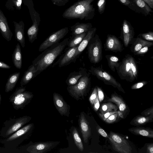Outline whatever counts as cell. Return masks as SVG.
Listing matches in <instances>:
<instances>
[{
	"label": "cell",
	"instance_id": "obj_7",
	"mask_svg": "<svg viewBox=\"0 0 153 153\" xmlns=\"http://www.w3.org/2000/svg\"><path fill=\"white\" fill-rule=\"evenodd\" d=\"M108 138L116 152L120 153L132 152V149L128 142L119 134L110 131Z\"/></svg>",
	"mask_w": 153,
	"mask_h": 153
},
{
	"label": "cell",
	"instance_id": "obj_40",
	"mask_svg": "<svg viewBox=\"0 0 153 153\" xmlns=\"http://www.w3.org/2000/svg\"><path fill=\"white\" fill-rule=\"evenodd\" d=\"M123 118V115L120 112L115 113L108 117L104 121L108 123L111 124L115 122L117 120L118 116Z\"/></svg>",
	"mask_w": 153,
	"mask_h": 153
},
{
	"label": "cell",
	"instance_id": "obj_20",
	"mask_svg": "<svg viewBox=\"0 0 153 153\" xmlns=\"http://www.w3.org/2000/svg\"><path fill=\"white\" fill-rule=\"evenodd\" d=\"M89 73L85 68H80L77 71H74L69 74L66 80V83L68 85L75 84L82 77Z\"/></svg>",
	"mask_w": 153,
	"mask_h": 153
},
{
	"label": "cell",
	"instance_id": "obj_47",
	"mask_svg": "<svg viewBox=\"0 0 153 153\" xmlns=\"http://www.w3.org/2000/svg\"><path fill=\"white\" fill-rule=\"evenodd\" d=\"M141 114L142 115L144 116H149L153 115V106L143 111L141 113Z\"/></svg>",
	"mask_w": 153,
	"mask_h": 153
},
{
	"label": "cell",
	"instance_id": "obj_16",
	"mask_svg": "<svg viewBox=\"0 0 153 153\" xmlns=\"http://www.w3.org/2000/svg\"><path fill=\"white\" fill-rule=\"evenodd\" d=\"M96 30V27H92L87 32L86 35L78 46L74 57L73 62H75L77 58L87 47L90 40L95 35Z\"/></svg>",
	"mask_w": 153,
	"mask_h": 153
},
{
	"label": "cell",
	"instance_id": "obj_39",
	"mask_svg": "<svg viewBox=\"0 0 153 153\" xmlns=\"http://www.w3.org/2000/svg\"><path fill=\"white\" fill-rule=\"evenodd\" d=\"M22 2L27 7L32 20L33 18V14L36 11L33 7V4L32 0H22Z\"/></svg>",
	"mask_w": 153,
	"mask_h": 153
},
{
	"label": "cell",
	"instance_id": "obj_27",
	"mask_svg": "<svg viewBox=\"0 0 153 153\" xmlns=\"http://www.w3.org/2000/svg\"><path fill=\"white\" fill-rule=\"evenodd\" d=\"M115 103L119 109V111L123 115L127 109V105L123 99L118 95L113 94L108 100Z\"/></svg>",
	"mask_w": 153,
	"mask_h": 153
},
{
	"label": "cell",
	"instance_id": "obj_55",
	"mask_svg": "<svg viewBox=\"0 0 153 153\" xmlns=\"http://www.w3.org/2000/svg\"><path fill=\"white\" fill-rule=\"evenodd\" d=\"M1 95L0 94V101H1Z\"/></svg>",
	"mask_w": 153,
	"mask_h": 153
},
{
	"label": "cell",
	"instance_id": "obj_23",
	"mask_svg": "<svg viewBox=\"0 0 153 153\" xmlns=\"http://www.w3.org/2000/svg\"><path fill=\"white\" fill-rule=\"evenodd\" d=\"M128 130L129 132L135 135L153 138V130L149 128L137 126L129 128Z\"/></svg>",
	"mask_w": 153,
	"mask_h": 153
},
{
	"label": "cell",
	"instance_id": "obj_30",
	"mask_svg": "<svg viewBox=\"0 0 153 153\" xmlns=\"http://www.w3.org/2000/svg\"><path fill=\"white\" fill-rule=\"evenodd\" d=\"M138 7L141 11L142 14L145 16L152 13L153 10L143 0H133Z\"/></svg>",
	"mask_w": 153,
	"mask_h": 153
},
{
	"label": "cell",
	"instance_id": "obj_52",
	"mask_svg": "<svg viewBox=\"0 0 153 153\" xmlns=\"http://www.w3.org/2000/svg\"><path fill=\"white\" fill-rule=\"evenodd\" d=\"M147 153H153V143H149L147 144Z\"/></svg>",
	"mask_w": 153,
	"mask_h": 153
},
{
	"label": "cell",
	"instance_id": "obj_44",
	"mask_svg": "<svg viewBox=\"0 0 153 153\" xmlns=\"http://www.w3.org/2000/svg\"><path fill=\"white\" fill-rule=\"evenodd\" d=\"M119 112V111L117 110L115 111L108 112L104 114L100 113L99 114V115L102 120L105 121L110 116Z\"/></svg>",
	"mask_w": 153,
	"mask_h": 153
},
{
	"label": "cell",
	"instance_id": "obj_24",
	"mask_svg": "<svg viewBox=\"0 0 153 153\" xmlns=\"http://www.w3.org/2000/svg\"><path fill=\"white\" fill-rule=\"evenodd\" d=\"M36 76V68L32 64L25 72L20 82L21 86L22 87L26 85Z\"/></svg>",
	"mask_w": 153,
	"mask_h": 153
},
{
	"label": "cell",
	"instance_id": "obj_26",
	"mask_svg": "<svg viewBox=\"0 0 153 153\" xmlns=\"http://www.w3.org/2000/svg\"><path fill=\"white\" fill-rule=\"evenodd\" d=\"M153 121V115L149 116L138 115L135 117L131 120L130 124L135 126H139L146 125Z\"/></svg>",
	"mask_w": 153,
	"mask_h": 153
},
{
	"label": "cell",
	"instance_id": "obj_36",
	"mask_svg": "<svg viewBox=\"0 0 153 153\" xmlns=\"http://www.w3.org/2000/svg\"><path fill=\"white\" fill-rule=\"evenodd\" d=\"M72 134L75 144L78 149L82 152L84 150L83 144L78 131L75 127L73 128Z\"/></svg>",
	"mask_w": 153,
	"mask_h": 153
},
{
	"label": "cell",
	"instance_id": "obj_50",
	"mask_svg": "<svg viewBox=\"0 0 153 153\" xmlns=\"http://www.w3.org/2000/svg\"><path fill=\"white\" fill-rule=\"evenodd\" d=\"M96 128L97 132L102 137H108V135L99 126L97 125Z\"/></svg>",
	"mask_w": 153,
	"mask_h": 153
},
{
	"label": "cell",
	"instance_id": "obj_53",
	"mask_svg": "<svg viewBox=\"0 0 153 153\" xmlns=\"http://www.w3.org/2000/svg\"><path fill=\"white\" fill-rule=\"evenodd\" d=\"M10 68V66L3 62L0 61V68L8 69Z\"/></svg>",
	"mask_w": 153,
	"mask_h": 153
},
{
	"label": "cell",
	"instance_id": "obj_45",
	"mask_svg": "<svg viewBox=\"0 0 153 153\" xmlns=\"http://www.w3.org/2000/svg\"><path fill=\"white\" fill-rule=\"evenodd\" d=\"M147 83L148 82L145 81L138 82L132 85L131 89L132 90L139 89L146 85Z\"/></svg>",
	"mask_w": 153,
	"mask_h": 153
},
{
	"label": "cell",
	"instance_id": "obj_25",
	"mask_svg": "<svg viewBox=\"0 0 153 153\" xmlns=\"http://www.w3.org/2000/svg\"><path fill=\"white\" fill-rule=\"evenodd\" d=\"M12 59L15 66L17 68L20 69L22 64V56L21 47L18 43L12 55Z\"/></svg>",
	"mask_w": 153,
	"mask_h": 153
},
{
	"label": "cell",
	"instance_id": "obj_21",
	"mask_svg": "<svg viewBox=\"0 0 153 153\" xmlns=\"http://www.w3.org/2000/svg\"><path fill=\"white\" fill-rule=\"evenodd\" d=\"M31 118L29 116H24L19 118L8 128L6 135L8 136L19 130L20 128L28 123Z\"/></svg>",
	"mask_w": 153,
	"mask_h": 153
},
{
	"label": "cell",
	"instance_id": "obj_10",
	"mask_svg": "<svg viewBox=\"0 0 153 153\" xmlns=\"http://www.w3.org/2000/svg\"><path fill=\"white\" fill-rule=\"evenodd\" d=\"M59 143L58 141L36 143L29 146L27 150L30 153H45L55 148Z\"/></svg>",
	"mask_w": 153,
	"mask_h": 153
},
{
	"label": "cell",
	"instance_id": "obj_11",
	"mask_svg": "<svg viewBox=\"0 0 153 153\" xmlns=\"http://www.w3.org/2000/svg\"><path fill=\"white\" fill-rule=\"evenodd\" d=\"M134 28L130 23L126 19L123 22L121 28L120 38L123 40L124 44L127 47L132 41L134 36Z\"/></svg>",
	"mask_w": 153,
	"mask_h": 153
},
{
	"label": "cell",
	"instance_id": "obj_3",
	"mask_svg": "<svg viewBox=\"0 0 153 153\" xmlns=\"http://www.w3.org/2000/svg\"><path fill=\"white\" fill-rule=\"evenodd\" d=\"M90 74L89 72L87 74L82 77L75 84L68 85L67 87V91L70 95L77 100L84 99L90 89Z\"/></svg>",
	"mask_w": 153,
	"mask_h": 153
},
{
	"label": "cell",
	"instance_id": "obj_46",
	"mask_svg": "<svg viewBox=\"0 0 153 153\" xmlns=\"http://www.w3.org/2000/svg\"><path fill=\"white\" fill-rule=\"evenodd\" d=\"M53 3L58 6L65 5L69 1V0H51Z\"/></svg>",
	"mask_w": 153,
	"mask_h": 153
},
{
	"label": "cell",
	"instance_id": "obj_13",
	"mask_svg": "<svg viewBox=\"0 0 153 153\" xmlns=\"http://www.w3.org/2000/svg\"><path fill=\"white\" fill-rule=\"evenodd\" d=\"M33 24L28 28L27 33L29 41L31 43L37 38L39 26L40 22V18L39 13L36 11L33 14Z\"/></svg>",
	"mask_w": 153,
	"mask_h": 153
},
{
	"label": "cell",
	"instance_id": "obj_51",
	"mask_svg": "<svg viewBox=\"0 0 153 153\" xmlns=\"http://www.w3.org/2000/svg\"><path fill=\"white\" fill-rule=\"evenodd\" d=\"M93 108L95 111H97L100 106V102L98 98V97L96 100L95 102L93 105Z\"/></svg>",
	"mask_w": 153,
	"mask_h": 153
},
{
	"label": "cell",
	"instance_id": "obj_35",
	"mask_svg": "<svg viewBox=\"0 0 153 153\" xmlns=\"http://www.w3.org/2000/svg\"><path fill=\"white\" fill-rule=\"evenodd\" d=\"M118 108L117 105L110 102L102 104L100 111L101 113L104 114L106 112L117 111Z\"/></svg>",
	"mask_w": 153,
	"mask_h": 153
},
{
	"label": "cell",
	"instance_id": "obj_18",
	"mask_svg": "<svg viewBox=\"0 0 153 153\" xmlns=\"http://www.w3.org/2000/svg\"><path fill=\"white\" fill-rule=\"evenodd\" d=\"M79 124L84 142L87 143L91 135V128L89 123L82 112L79 117Z\"/></svg>",
	"mask_w": 153,
	"mask_h": 153
},
{
	"label": "cell",
	"instance_id": "obj_6",
	"mask_svg": "<svg viewBox=\"0 0 153 153\" xmlns=\"http://www.w3.org/2000/svg\"><path fill=\"white\" fill-rule=\"evenodd\" d=\"M88 71L105 84L111 85L123 93H125L120 83L109 73L104 70L102 65L98 67L91 66Z\"/></svg>",
	"mask_w": 153,
	"mask_h": 153
},
{
	"label": "cell",
	"instance_id": "obj_22",
	"mask_svg": "<svg viewBox=\"0 0 153 153\" xmlns=\"http://www.w3.org/2000/svg\"><path fill=\"white\" fill-rule=\"evenodd\" d=\"M92 27L91 23H80L77 22L71 27L72 36L82 33H87Z\"/></svg>",
	"mask_w": 153,
	"mask_h": 153
},
{
	"label": "cell",
	"instance_id": "obj_37",
	"mask_svg": "<svg viewBox=\"0 0 153 153\" xmlns=\"http://www.w3.org/2000/svg\"><path fill=\"white\" fill-rule=\"evenodd\" d=\"M123 5L128 7L135 12L142 14L141 11L138 7L133 0H118Z\"/></svg>",
	"mask_w": 153,
	"mask_h": 153
},
{
	"label": "cell",
	"instance_id": "obj_14",
	"mask_svg": "<svg viewBox=\"0 0 153 153\" xmlns=\"http://www.w3.org/2000/svg\"><path fill=\"white\" fill-rule=\"evenodd\" d=\"M104 45L106 51L117 52H121L123 50V45L121 42L115 36L113 35H107Z\"/></svg>",
	"mask_w": 153,
	"mask_h": 153
},
{
	"label": "cell",
	"instance_id": "obj_28",
	"mask_svg": "<svg viewBox=\"0 0 153 153\" xmlns=\"http://www.w3.org/2000/svg\"><path fill=\"white\" fill-rule=\"evenodd\" d=\"M134 42L131 48V51L134 53L145 46H149L150 47L153 45L152 42L143 40L139 37L135 39Z\"/></svg>",
	"mask_w": 153,
	"mask_h": 153
},
{
	"label": "cell",
	"instance_id": "obj_12",
	"mask_svg": "<svg viewBox=\"0 0 153 153\" xmlns=\"http://www.w3.org/2000/svg\"><path fill=\"white\" fill-rule=\"evenodd\" d=\"M53 99L56 108L60 114L68 117L70 106L65 101L62 96L54 92L53 94Z\"/></svg>",
	"mask_w": 153,
	"mask_h": 153
},
{
	"label": "cell",
	"instance_id": "obj_17",
	"mask_svg": "<svg viewBox=\"0 0 153 153\" xmlns=\"http://www.w3.org/2000/svg\"><path fill=\"white\" fill-rule=\"evenodd\" d=\"M0 32L7 41H10L11 40L13 33L9 27L7 18L0 9Z\"/></svg>",
	"mask_w": 153,
	"mask_h": 153
},
{
	"label": "cell",
	"instance_id": "obj_31",
	"mask_svg": "<svg viewBox=\"0 0 153 153\" xmlns=\"http://www.w3.org/2000/svg\"><path fill=\"white\" fill-rule=\"evenodd\" d=\"M33 123H30L19 129L10 136L7 138V141H10L24 134L28 131L33 126Z\"/></svg>",
	"mask_w": 153,
	"mask_h": 153
},
{
	"label": "cell",
	"instance_id": "obj_8",
	"mask_svg": "<svg viewBox=\"0 0 153 153\" xmlns=\"http://www.w3.org/2000/svg\"><path fill=\"white\" fill-rule=\"evenodd\" d=\"M116 70L121 79L131 82L136 79L131 69L129 54L126 55L122 61L120 62L118 66L116 68Z\"/></svg>",
	"mask_w": 153,
	"mask_h": 153
},
{
	"label": "cell",
	"instance_id": "obj_4",
	"mask_svg": "<svg viewBox=\"0 0 153 153\" xmlns=\"http://www.w3.org/2000/svg\"><path fill=\"white\" fill-rule=\"evenodd\" d=\"M33 96L32 92L26 91L25 88H17L9 98L13 108L17 110L23 109L29 103Z\"/></svg>",
	"mask_w": 153,
	"mask_h": 153
},
{
	"label": "cell",
	"instance_id": "obj_56",
	"mask_svg": "<svg viewBox=\"0 0 153 153\" xmlns=\"http://www.w3.org/2000/svg\"><path fill=\"white\" fill-rule=\"evenodd\" d=\"M78 0V1H80V0Z\"/></svg>",
	"mask_w": 153,
	"mask_h": 153
},
{
	"label": "cell",
	"instance_id": "obj_42",
	"mask_svg": "<svg viewBox=\"0 0 153 153\" xmlns=\"http://www.w3.org/2000/svg\"><path fill=\"white\" fill-rule=\"evenodd\" d=\"M139 36L140 37H141L146 41L152 42L153 41V32L152 31L140 34L139 35Z\"/></svg>",
	"mask_w": 153,
	"mask_h": 153
},
{
	"label": "cell",
	"instance_id": "obj_33",
	"mask_svg": "<svg viewBox=\"0 0 153 153\" xmlns=\"http://www.w3.org/2000/svg\"><path fill=\"white\" fill-rule=\"evenodd\" d=\"M22 0H7L5 6L6 9L10 11H13L16 9L20 10L22 8Z\"/></svg>",
	"mask_w": 153,
	"mask_h": 153
},
{
	"label": "cell",
	"instance_id": "obj_38",
	"mask_svg": "<svg viewBox=\"0 0 153 153\" xmlns=\"http://www.w3.org/2000/svg\"><path fill=\"white\" fill-rule=\"evenodd\" d=\"M130 60L131 69L133 75L135 79H137L138 76L137 66L134 58L130 55Z\"/></svg>",
	"mask_w": 153,
	"mask_h": 153
},
{
	"label": "cell",
	"instance_id": "obj_54",
	"mask_svg": "<svg viewBox=\"0 0 153 153\" xmlns=\"http://www.w3.org/2000/svg\"><path fill=\"white\" fill-rule=\"evenodd\" d=\"M152 9H153V0H143Z\"/></svg>",
	"mask_w": 153,
	"mask_h": 153
},
{
	"label": "cell",
	"instance_id": "obj_34",
	"mask_svg": "<svg viewBox=\"0 0 153 153\" xmlns=\"http://www.w3.org/2000/svg\"><path fill=\"white\" fill-rule=\"evenodd\" d=\"M105 57L109 68L112 71L115 72L116 68L120 64L119 58L116 56L112 55H107Z\"/></svg>",
	"mask_w": 153,
	"mask_h": 153
},
{
	"label": "cell",
	"instance_id": "obj_15",
	"mask_svg": "<svg viewBox=\"0 0 153 153\" xmlns=\"http://www.w3.org/2000/svg\"><path fill=\"white\" fill-rule=\"evenodd\" d=\"M78 46L68 48L60 56L53 66L58 65L59 67H61L73 62L74 57Z\"/></svg>",
	"mask_w": 153,
	"mask_h": 153
},
{
	"label": "cell",
	"instance_id": "obj_2",
	"mask_svg": "<svg viewBox=\"0 0 153 153\" xmlns=\"http://www.w3.org/2000/svg\"><path fill=\"white\" fill-rule=\"evenodd\" d=\"M94 0H81L65 10L62 17L68 19H79L88 20L93 18L95 9L92 4Z\"/></svg>",
	"mask_w": 153,
	"mask_h": 153
},
{
	"label": "cell",
	"instance_id": "obj_5",
	"mask_svg": "<svg viewBox=\"0 0 153 153\" xmlns=\"http://www.w3.org/2000/svg\"><path fill=\"white\" fill-rule=\"evenodd\" d=\"M88 58L92 63L100 62L102 58V42L99 36L95 34L90 41L87 46Z\"/></svg>",
	"mask_w": 153,
	"mask_h": 153
},
{
	"label": "cell",
	"instance_id": "obj_49",
	"mask_svg": "<svg viewBox=\"0 0 153 153\" xmlns=\"http://www.w3.org/2000/svg\"><path fill=\"white\" fill-rule=\"evenodd\" d=\"M150 47L149 46H146L142 48L139 51L134 53L136 55H143L146 53L148 51L149 48Z\"/></svg>",
	"mask_w": 153,
	"mask_h": 153
},
{
	"label": "cell",
	"instance_id": "obj_32",
	"mask_svg": "<svg viewBox=\"0 0 153 153\" xmlns=\"http://www.w3.org/2000/svg\"><path fill=\"white\" fill-rule=\"evenodd\" d=\"M87 33H84L72 36L68 42L67 45L68 48L79 45L85 37Z\"/></svg>",
	"mask_w": 153,
	"mask_h": 153
},
{
	"label": "cell",
	"instance_id": "obj_41",
	"mask_svg": "<svg viewBox=\"0 0 153 153\" xmlns=\"http://www.w3.org/2000/svg\"><path fill=\"white\" fill-rule=\"evenodd\" d=\"M106 4V0H98L97 4L98 10L100 14L104 12Z\"/></svg>",
	"mask_w": 153,
	"mask_h": 153
},
{
	"label": "cell",
	"instance_id": "obj_19",
	"mask_svg": "<svg viewBox=\"0 0 153 153\" xmlns=\"http://www.w3.org/2000/svg\"><path fill=\"white\" fill-rule=\"evenodd\" d=\"M14 26L15 36L16 40L21 44L22 47L24 48L25 46V24L22 21L18 23L13 21Z\"/></svg>",
	"mask_w": 153,
	"mask_h": 153
},
{
	"label": "cell",
	"instance_id": "obj_48",
	"mask_svg": "<svg viewBox=\"0 0 153 153\" xmlns=\"http://www.w3.org/2000/svg\"><path fill=\"white\" fill-rule=\"evenodd\" d=\"M97 88L98 98L100 102H101L103 100L104 98V93L100 88L97 87Z\"/></svg>",
	"mask_w": 153,
	"mask_h": 153
},
{
	"label": "cell",
	"instance_id": "obj_1",
	"mask_svg": "<svg viewBox=\"0 0 153 153\" xmlns=\"http://www.w3.org/2000/svg\"><path fill=\"white\" fill-rule=\"evenodd\" d=\"M69 38L65 39L62 42H58L46 49L32 62L36 70V75L46 69L60 55L67 44Z\"/></svg>",
	"mask_w": 153,
	"mask_h": 153
},
{
	"label": "cell",
	"instance_id": "obj_43",
	"mask_svg": "<svg viewBox=\"0 0 153 153\" xmlns=\"http://www.w3.org/2000/svg\"><path fill=\"white\" fill-rule=\"evenodd\" d=\"M97 97V87H95L93 89L89 98V101L92 105H93Z\"/></svg>",
	"mask_w": 153,
	"mask_h": 153
},
{
	"label": "cell",
	"instance_id": "obj_29",
	"mask_svg": "<svg viewBox=\"0 0 153 153\" xmlns=\"http://www.w3.org/2000/svg\"><path fill=\"white\" fill-rule=\"evenodd\" d=\"M20 72H15L10 75L5 87V91L8 92L15 87L19 78Z\"/></svg>",
	"mask_w": 153,
	"mask_h": 153
},
{
	"label": "cell",
	"instance_id": "obj_9",
	"mask_svg": "<svg viewBox=\"0 0 153 153\" xmlns=\"http://www.w3.org/2000/svg\"><path fill=\"white\" fill-rule=\"evenodd\" d=\"M68 28L66 27L53 33L40 45L39 48V51H43L53 45L59 42L68 34Z\"/></svg>",
	"mask_w": 153,
	"mask_h": 153
}]
</instances>
